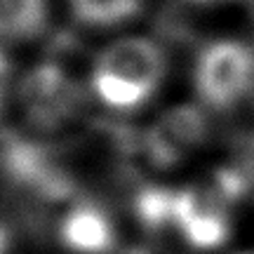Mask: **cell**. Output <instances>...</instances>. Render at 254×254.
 I'll return each mask as SVG.
<instances>
[{
  "label": "cell",
  "mask_w": 254,
  "mask_h": 254,
  "mask_svg": "<svg viewBox=\"0 0 254 254\" xmlns=\"http://www.w3.org/2000/svg\"><path fill=\"white\" fill-rule=\"evenodd\" d=\"M186 2H193V5H212V2H228V0H186Z\"/></svg>",
  "instance_id": "cell-13"
},
{
  "label": "cell",
  "mask_w": 254,
  "mask_h": 254,
  "mask_svg": "<svg viewBox=\"0 0 254 254\" xmlns=\"http://www.w3.org/2000/svg\"><path fill=\"white\" fill-rule=\"evenodd\" d=\"M62 245L73 254H111L118 247L111 217L94 202L75 205L59 226Z\"/></svg>",
  "instance_id": "cell-7"
},
{
  "label": "cell",
  "mask_w": 254,
  "mask_h": 254,
  "mask_svg": "<svg viewBox=\"0 0 254 254\" xmlns=\"http://www.w3.org/2000/svg\"><path fill=\"white\" fill-rule=\"evenodd\" d=\"M0 170L14 189L40 202H64L80 193L62 146H47L21 134H2Z\"/></svg>",
  "instance_id": "cell-3"
},
{
  "label": "cell",
  "mask_w": 254,
  "mask_h": 254,
  "mask_svg": "<svg viewBox=\"0 0 254 254\" xmlns=\"http://www.w3.org/2000/svg\"><path fill=\"white\" fill-rule=\"evenodd\" d=\"M165 47L144 36L113 40L90 66V90L106 109L134 113L160 92L167 75Z\"/></svg>",
  "instance_id": "cell-1"
},
{
  "label": "cell",
  "mask_w": 254,
  "mask_h": 254,
  "mask_svg": "<svg viewBox=\"0 0 254 254\" xmlns=\"http://www.w3.org/2000/svg\"><path fill=\"white\" fill-rule=\"evenodd\" d=\"M12 78H14V66L2 50H0V116L7 106L9 99V90H12Z\"/></svg>",
  "instance_id": "cell-11"
},
{
  "label": "cell",
  "mask_w": 254,
  "mask_h": 254,
  "mask_svg": "<svg viewBox=\"0 0 254 254\" xmlns=\"http://www.w3.org/2000/svg\"><path fill=\"white\" fill-rule=\"evenodd\" d=\"M24 120L36 132L52 134L71 127L85 109V87L68 66V47L57 45L17 82Z\"/></svg>",
  "instance_id": "cell-2"
},
{
  "label": "cell",
  "mask_w": 254,
  "mask_h": 254,
  "mask_svg": "<svg viewBox=\"0 0 254 254\" xmlns=\"http://www.w3.org/2000/svg\"><path fill=\"white\" fill-rule=\"evenodd\" d=\"M73 19L90 28H113L134 19L144 0H68Z\"/></svg>",
  "instance_id": "cell-9"
},
{
  "label": "cell",
  "mask_w": 254,
  "mask_h": 254,
  "mask_svg": "<svg viewBox=\"0 0 254 254\" xmlns=\"http://www.w3.org/2000/svg\"><path fill=\"white\" fill-rule=\"evenodd\" d=\"M50 26L47 0H0V40L31 43Z\"/></svg>",
  "instance_id": "cell-8"
},
{
  "label": "cell",
  "mask_w": 254,
  "mask_h": 254,
  "mask_svg": "<svg viewBox=\"0 0 254 254\" xmlns=\"http://www.w3.org/2000/svg\"><path fill=\"white\" fill-rule=\"evenodd\" d=\"M9 250V233L5 226H0V254H7Z\"/></svg>",
  "instance_id": "cell-12"
},
{
  "label": "cell",
  "mask_w": 254,
  "mask_h": 254,
  "mask_svg": "<svg viewBox=\"0 0 254 254\" xmlns=\"http://www.w3.org/2000/svg\"><path fill=\"white\" fill-rule=\"evenodd\" d=\"M212 123L198 106H172L141 132V158L155 170H172L209 141Z\"/></svg>",
  "instance_id": "cell-5"
},
{
  "label": "cell",
  "mask_w": 254,
  "mask_h": 254,
  "mask_svg": "<svg viewBox=\"0 0 254 254\" xmlns=\"http://www.w3.org/2000/svg\"><path fill=\"white\" fill-rule=\"evenodd\" d=\"M174 228L195 250H217L231 236L228 202L212 186H186L177 190Z\"/></svg>",
  "instance_id": "cell-6"
},
{
  "label": "cell",
  "mask_w": 254,
  "mask_h": 254,
  "mask_svg": "<svg viewBox=\"0 0 254 254\" xmlns=\"http://www.w3.org/2000/svg\"><path fill=\"white\" fill-rule=\"evenodd\" d=\"M193 87L212 111H231L254 90V45L240 38H219L200 47Z\"/></svg>",
  "instance_id": "cell-4"
},
{
  "label": "cell",
  "mask_w": 254,
  "mask_h": 254,
  "mask_svg": "<svg viewBox=\"0 0 254 254\" xmlns=\"http://www.w3.org/2000/svg\"><path fill=\"white\" fill-rule=\"evenodd\" d=\"M252 153H254V136H252Z\"/></svg>",
  "instance_id": "cell-14"
},
{
  "label": "cell",
  "mask_w": 254,
  "mask_h": 254,
  "mask_svg": "<svg viewBox=\"0 0 254 254\" xmlns=\"http://www.w3.org/2000/svg\"><path fill=\"white\" fill-rule=\"evenodd\" d=\"M174 202L177 190L165 186H144L134 195V214L148 233H160L174 226Z\"/></svg>",
  "instance_id": "cell-10"
}]
</instances>
